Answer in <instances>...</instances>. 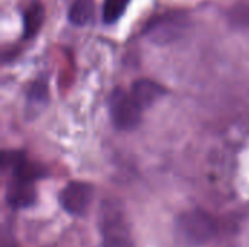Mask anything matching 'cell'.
<instances>
[{"mask_svg":"<svg viewBox=\"0 0 249 247\" xmlns=\"http://www.w3.org/2000/svg\"><path fill=\"white\" fill-rule=\"evenodd\" d=\"M99 231L104 247H133L127 213L117 199H107L99 208Z\"/></svg>","mask_w":249,"mask_h":247,"instance_id":"1","label":"cell"},{"mask_svg":"<svg viewBox=\"0 0 249 247\" xmlns=\"http://www.w3.org/2000/svg\"><path fill=\"white\" fill-rule=\"evenodd\" d=\"M216 233V220L203 210L184 211L175 223V234L185 246H203L209 243Z\"/></svg>","mask_w":249,"mask_h":247,"instance_id":"2","label":"cell"},{"mask_svg":"<svg viewBox=\"0 0 249 247\" xmlns=\"http://www.w3.org/2000/svg\"><path fill=\"white\" fill-rule=\"evenodd\" d=\"M142 111L130 92L115 89L109 96V115L114 127L121 131L134 130L142 121Z\"/></svg>","mask_w":249,"mask_h":247,"instance_id":"3","label":"cell"},{"mask_svg":"<svg viewBox=\"0 0 249 247\" xmlns=\"http://www.w3.org/2000/svg\"><path fill=\"white\" fill-rule=\"evenodd\" d=\"M92 185L86 182H70L61 189L58 201L66 213L71 215H82L88 211L92 202Z\"/></svg>","mask_w":249,"mask_h":247,"instance_id":"4","label":"cell"},{"mask_svg":"<svg viewBox=\"0 0 249 247\" xmlns=\"http://www.w3.org/2000/svg\"><path fill=\"white\" fill-rule=\"evenodd\" d=\"M163 93H165V89L159 83L150 79L136 80L130 89V95L133 96V99L139 103L142 109L152 106L159 98L163 96Z\"/></svg>","mask_w":249,"mask_h":247,"instance_id":"5","label":"cell"},{"mask_svg":"<svg viewBox=\"0 0 249 247\" xmlns=\"http://www.w3.org/2000/svg\"><path fill=\"white\" fill-rule=\"evenodd\" d=\"M35 188L32 182L16 179L9 185L6 192L7 204L13 208H26L35 202Z\"/></svg>","mask_w":249,"mask_h":247,"instance_id":"6","label":"cell"},{"mask_svg":"<svg viewBox=\"0 0 249 247\" xmlns=\"http://www.w3.org/2000/svg\"><path fill=\"white\" fill-rule=\"evenodd\" d=\"M45 17V10L42 3L39 1H32L23 12V39H31L35 36L39 31V28L44 23Z\"/></svg>","mask_w":249,"mask_h":247,"instance_id":"7","label":"cell"},{"mask_svg":"<svg viewBox=\"0 0 249 247\" xmlns=\"http://www.w3.org/2000/svg\"><path fill=\"white\" fill-rule=\"evenodd\" d=\"M93 13L95 0H73L67 12V19L73 25L82 26L92 19Z\"/></svg>","mask_w":249,"mask_h":247,"instance_id":"8","label":"cell"},{"mask_svg":"<svg viewBox=\"0 0 249 247\" xmlns=\"http://www.w3.org/2000/svg\"><path fill=\"white\" fill-rule=\"evenodd\" d=\"M130 0H104L102 19L105 23H114L125 12Z\"/></svg>","mask_w":249,"mask_h":247,"instance_id":"9","label":"cell"}]
</instances>
